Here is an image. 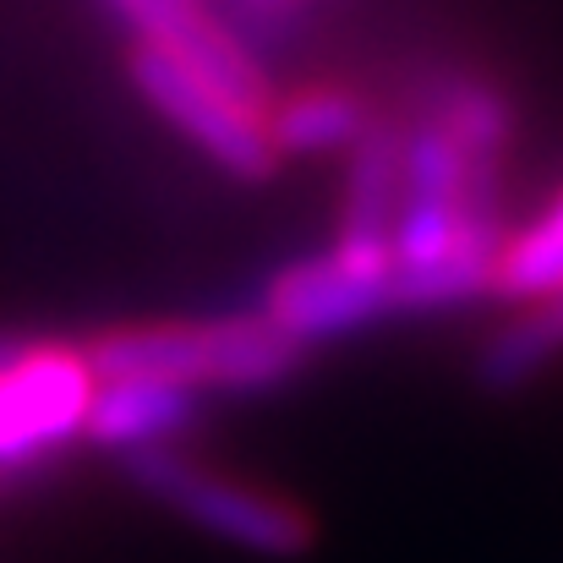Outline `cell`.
Returning <instances> with one entry per match:
<instances>
[{"label":"cell","mask_w":563,"mask_h":563,"mask_svg":"<svg viewBox=\"0 0 563 563\" xmlns=\"http://www.w3.org/2000/svg\"><path fill=\"white\" fill-rule=\"evenodd\" d=\"M93 377H159L197 394H257L301 373L307 345L279 334L263 312L208 323H121L82 345Z\"/></svg>","instance_id":"cell-1"},{"label":"cell","mask_w":563,"mask_h":563,"mask_svg":"<svg viewBox=\"0 0 563 563\" xmlns=\"http://www.w3.org/2000/svg\"><path fill=\"white\" fill-rule=\"evenodd\" d=\"M126 476L148 498H159L165 509L191 520L197 531H208V537H219V542H230L241 553L301 559L318 542V520L301 504H290V498H279V493H268L257 482H241V476H230L219 465L191 460L181 443L132 454Z\"/></svg>","instance_id":"cell-2"},{"label":"cell","mask_w":563,"mask_h":563,"mask_svg":"<svg viewBox=\"0 0 563 563\" xmlns=\"http://www.w3.org/2000/svg\"><path fill=\"white\" fill-rule=\"evenodd\" d=\"M257 312L307 351L323 340H345L377 318L399 312L394 307V246L334 241L312 257H296L263 285Z\"/></svg>","instance_id":"cell-3"},{"label":"cell","mask_w":563,"mask_h":563,"mask_svg":"<svg viewBox=\"0 0 563 563\" xmlns=\"http://www.w3.org/2000/svg\"><path fill=\"white\" fill-rule=\"evenodd\" d=\"M132 88L148 99V110H159L191 148H202L224 176L235 181H268L279 170V148L268 137V115L230 99L224 88H213L208 77H197L176 55L154 49V44H132L126 55Z\"/></svg>","instance_id":"cell-4"},{"label":"cell","mask_w":563,"mask_h":563,"mask_svg":"<svg viewBox=\"0 0 563 563\" xmlns=\"http://www.w3.org/2000/svg\"><path fill=\"white\" fill-rule=\"evenodd\" d=\"M99 377L82 345L27 340L0 367V471H27L82 438Z\"/></svg>","instance_id":"cell-5"},{"label":"cell","mask_w":563,"mask_h":563,"mask_svg":"<svg viewBox=\"0 0 563 563\" xmlns=\"http://www.w3.org/2000/svg\"><path fill=\"white\" fill-rule=\"evenodd\" d=\"M104 5L137 33V44L176 55L181 66L208 77L213 88H224L230 99L268 115L274 82L263 71V55L213 11V0H104Z\"/></svg>","instance_id":"cell-6"},{"label":"cell","mask_w":563,"mask_h":563,"mask_svg":"<svg viewBox=\"0 0 563 563\" xmlns=\"http://www.w3.org/2000/svg\"><path fill=\"white\" fill-rule=\"evenodd\" d=\"M202 410V394L181 383H159V377H104L93 388L88 405V427L82 438L93 449H110L121 460L143 454V449H170L191 432Z\"/></svg>","instance_id":"cell-7"},{"label":"cell","mask_w":563,"mask_h":563,"mask_svg":"<svg viewBox=\"0 0 563 563\" xmlns=\"http://www.w3.org/2000/svg\"><path fill=\"white\" fill-rule=\"evenodd\" d=\"M373 126V110L356 88L345 82H307L290 88L268 104V137L285 154H334V148H356V137Z\"/></svg>","instance_id":"cell-8"},{"label":"cell","mask_w":563,"mask_h":563,"mask_svg":"<svg viewBox=\"0 0 563 563\" xmlns=\"http://www.w3.org/2000/svg\"><path fill=\"white\" fill-rule=\"evenodd\" d=\"M399 126L373 121L351 148V181L340 202V241L356 246H388L394 213H399Z\"/></svg>","instance_id":"cell-9"},{"label":"cell","mask_w":563,"mask_h":563,"mask_svg":"<svg viewBox=\"0 0 563 563\" xmlns=\"http://www.w3.org/2000/svg\"><path fill=\"white\" fill-rule=\"evenodd\" d=\"M563 356V290L520 301V312L482 345V377L493 388H515Z\"/></svg>","instance_id":"cell-10"},{"label":"cell","mask_w":563,"mask_h":563,"mask_svg":"<svg viewBox=\"0 0 563 563\" xmlns=\"http://www.w3.org/2000/svg\"><path fill=\"white\" fill-rule=\"evenodd\" d=\"M548 290H563V191L526 224L504 241V257H498V279H493V296L520 307V301H537Z\"/></svg>","instance_id":"cell-11"},{"label":"cell","mask_w":563,"mask_h":563,"mask_svg":"<svg viewBox=\"0 0 563 563\" xmlns=\"http://www.w3.org/2000/svg\"><path fill=\"white\" fill-rule=\"evenodd\" d=\"M22 345H27V340H16V334H0V367H5V362H16V356H22Z\"/></svg>","instance_id":"cell-12"}]
</instances>
